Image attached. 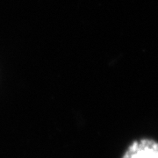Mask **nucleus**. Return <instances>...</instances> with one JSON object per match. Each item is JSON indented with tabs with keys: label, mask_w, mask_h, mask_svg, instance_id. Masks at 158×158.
<instances>
[{
	"label": "nucleus",
	"mask_w": 158,
	"mask_h": 158,
	"mask_svg": "<svg viewBox=\"0 0 158 158\" xmlns=\"http://www.w3.org/2000/svg\"><path fill=\"white\" fill-rule=\"evenodd\" d=\"M122 158H158V142L149 138L136 140L127 148Z\"/></svg>",
	"instance_id": "f257e3e1"
}]
</instances>
